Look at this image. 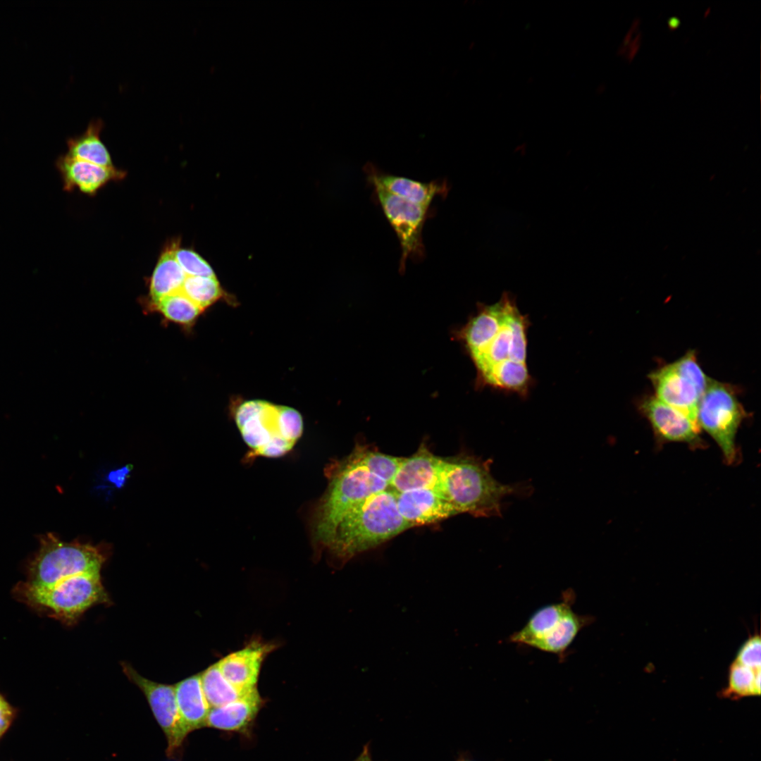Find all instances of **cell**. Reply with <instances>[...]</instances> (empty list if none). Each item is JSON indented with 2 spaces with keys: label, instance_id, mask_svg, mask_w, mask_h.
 Masks as SVG:
<instances>
[{
  "label": "cell",
  "instance_id": "30",
  "mask_svg": "<svg viewBox=\"0 0 761 761\" xmlns=\"http://www.w3.org/2000/svg\"><path fill=\"white\" fill-rule=\"evenodd\" d=\"M761 641L759 634L750 636L740 647L734 661L752 669L761 667Z\"/></svg>",
  "mask_w": 761,
  "mask_h": 761
},
{
  "label": "cell",
  "instance_id": "15",
  "mask_svg": "<svg viewBox=\"0 0 761 761\" xmlns=\"http://www.w3.org/2000/svg\"><path fill=\"white\" fill-rule=\"evenodd\" d=\"M396 493L398 511L412 527L439 522L458 512L433 489H416Z\"/></svg>",
  "mask_w": 761,
  "mask_h": 761
},
{
  "label": "cell",
  "instance_id": "33",
  "mask_svg": "<svg viewBox=\"0 0 761 761\" xmlns=\"http://www.w3.org/2000/svg\"><path fill=\"white\" fill-rule=\"evenodd\" d=\"M354 761H373L369 744L364 746L361 754Z\"/></svg>",
  "mask_w": 761,
  "mask_h": 761
},
{
  "label": "cell",
  "instance_id": "24",
  "mask_svg": "<svg viewBox=\"0 0 761 761\" xmlns=\"http://www.w3.org/2000/svg\"><path fill=\"white\" fill-rule=\"evenodd\" d=\"M480 380L485 385L521 395L526 394L531 383L526 364L512 361L495 366Z\"/></svg>",
  "mask_w": 761,
  "mask_h": 761
},
{
  "label": "cell",
  "instance_id": "7",
  "mask_svg": "<svg viewBox=\"0 0 761 761\" xmlns=\"http://www.w3.org/2000/svg\"><path fill=\"white\" fill-rule=\"evenodd\" d=\"M104 557L88 544L65 543L49 534L41 539L40 547L29 567L31 586L44 588L84 573H100Z\"/></svg>",
  "mask_w": 761,
  "mask_h": 761
},
{
  "label": "cell",
  "instance_id": "4",
  "mask_svg": "<svg viewBox=\"0 0 761 761\" xmlns=\"http://www.w3.org/2000/svg\"><path fill=\"white\" fill-rule=\"evenodd\" d=\"M234 419L249 448L247 459L285 455L304 429L302 416L297 410L261 400L243 402L236 408Z\"/></svg>",
  "mask_w": 761,
  "mask_h": 761
},
{
  "label": "cell",
  "instance_id": "34",
  "mask_svg": "<svg viewBox=\"0 0 761 761\" xmlns=\"http://www.w3.org/2000/svg\"><path fill=\"white\" fill-rule=\"evenodd\" d=\"M680 24V21L677 18H670L668 22V25L670 28L675 29Z\"/></svg>",
  "mask_w": 761,
  "mask_h": 761
},
{
  "label": "cell",
  "instance_id": "14",
  "mask_svg": "<svg viewBox=\"0 0 761 761\" xmlns=\"http://www.w3.org/2000/svg\"><path fill=\"white\" fill-rule=\"evenodd\" d=\"M364 171L371 186L378 187L397 197L427 207H430L436 196L445 197L450 190L445 180L423 182L385 173L372 163L366 164Z\"/></svg>",
  "mask_w": 761,
  "mask_h": 761
},
{
  "label": "cell",
  "instance_id": "13",
  "mask_svg": "<svg viewBox=\"0 0 761 761\" xmlns=\"http://www.w3.org/2000/svg\"><path fill=\"white\" fill-rule=\"evenodd\" d=\"M640 412L650 423L655 437L662 443H683L693 447L704 445L700 428L686 414L655 396L640 401Z\"/></svg>",
  "mask_w": 761,
  "mask_h": 761
},
{
  "label": "cell",
  "instance_id": "25",
  "mask_svg": "<svg viewBox=\"0 0 761 761\" xmlns=\"http://www.w3.org/2000/svg\"><path fill=\"white\" fill-rule=\"evenodd\" d=\"M200 679L204 694L211 708L233 702L255 689L243 691L235 687L223 676L217 663L205 670Z\"/></svg>",
  "mask_w": 761,
  "mask_h": 761
},
{
  "label": "cell",
  "instance_id": "2",
  "mask_svg": "<svg viewBox=\"0 0 761 761\" xmlns=\"http://www.w3.org/2000/svg\"><path fill=\"white\" fill-rule=\"evenodd\" d=\"M409 528L398 511L396 493L389 487L351 509L321 548L343 563Z\"/></svg>",
  "mask_w": 761,
  "mask_h": 761
},
{
  "label": "cell",
  "instance_id": "8",
  "mask_svg": "<svg viewBox=\"0 0 761 761\" xmlns=\"http://www.w3.org/2000/svg\"><path fill=\"white\" fill-rule=\"evenodd\" d=\"M745 416L737 390L709 378L698 404L697 423L717 443L728 464L737 458L736 435Z\"/></svg>",
  "mask_w": 761,
  "mask_h": 761
},
{
  "label": "cell",
  "instance_id": "9",
  "mask_svg": "<svg viewBox=\"0 0 761 761\" xmlns=\"http://www.w3.org/2000/svg\"><path fill=\"white\" fill-rule=\"evenodd\" d=\"M709 378L693 349L648 375L655 397L679 410L696 423L698 404Z\"/></svg>",
  "mask_w": 761,
  "mask_h": 761
},
{
  "label": "cell",
  "instance_id": "31",
  "mask_svg": "<svg viewBox=\"0 0 761 761\" xmlns=\"http://www.w3.org/2000/svg\"><path fill=\"white\" fill-rule=\"evenodd\" d=\"M18 710L0 693V739L16 719Z\"/></svg>",
  "mask_w": 761,
  "mask_h": 761
},
{
  "label": "cell",
  "instance_id": "19",
  "mask_svg": "<svg viewBox=\"0 0 761 761\" xmlns=\"http://www.w3.org/2000/svg\"><path fill=\"white\" fill-rule=\"evenodd\" d=\"M180 245L179 240H173L163 249L151 276L148 281V296L142 304L155 302L168 295L180 292L187 277L178 264L175 252Z\"/></svg>",
  "mask_w": 761,
  "mask_h": 761
},
{
  "label": "cell",
  "instance_id": "10",
  "mask_svg": "<svg viewBox=\"0 0 761 761\" xmlns=\"http://www.w3.org/2000/svg\"><path fill=\"white\" fill-rule=\"evenodd\" d=\"M528 326L527 316L520 313L510 294L501 326L486 345L470 354L480 379L501 364H526Z\"/></svg>",
  "mask_w": 761,
  "mask_h": 761
},
{
  "label": "cell",
  "instance_id": "6",
  "mask_svg": "<svg viewBox=\"0 0 761 761\" xmlns=\"http://www.w3.org/2000/svg\"><path fill=\"white\" fill-rule=\"evenodd\" d=\"M574 600V592L565 591L561 602L536 610L521 629L509 636V641L562 655L579 633L592 621L590 616L573 610Z\"/></svg>",
  "mask_w": 761,
  "mask_h": 761
},
{
  "label": "cell",
  "instance_id": "12",
  "mask_svg": "<svg viewBox=\"0 0 761 761\" xmlns=\"http://www.w3.org/2000/svg\"><path fill=\"white\" fill-rule=\"evenodd\" d=\"M123 672L146 696L152 712L162 728L168 743L167 755L174 757L188 734L179 714L175 687L150 681L124 663Z\"/></svg>",
  "mask_w": 761,
  "mask_h": 761
},
{
  "label": "cell",
  "instance_id": "11",
  "mask_svg": "<svg viewBox=\"0 0 761 761\" xmlns=\"http://www.w3.org/2000/svg\"><path fill=\"white\" fill-rule=\"evenodd\" d=\"M373 196L394 229L401 248L400 271H404L408 259L416 262L426 255L422 232L429 217L430 207L416 204L397 197L373 186Z\"/></svg>",
  "mask_w": 761,
  "mask_h": 761
},
{
  "label": "cell",
  "instance_id": "3",
  "mask_svg": "<svg viewBox=\"0 0 761 761\" xmlns=\"http://www.w3.org/2000/svg\"><path fill=\"white\" fill-rule=\"evenodd\" d=\"M327 488L311 516V532L321 547L340 520L369 496L390 487L385 481L360 466L350 454L328 464Z\"/></svg>",
  "mask_w": 761,
  "mask_h": 761
},
{
  "label": "cell",
  "instance_id": "17",
  "mask_svg": "<svg viewBox=\"0 0 761 761\" xmlns=\"http://www.w3.org/2000/svg\"><path fill=\"white\" fill-rule=\"evenodd\" d=\"M442 457L435 455L428 447L421 445L417 451L403 459L390 483L395 492L437 487Z\"/></svg>",
  "mask_w": 761,
  "mask_h": 761
},
{
  "label": "cell",
  "instance_id": "16",
  "mask_svg": "<svg viewBox=\"0 0 761 761\" xmlns=\"http://www.w3.org/2000/svg\"><path fill=\"white\" fill-rule=\"evenodd\" d=\"M56 166L66 191L78 189L80 192L94 194L111 181L122 180L125 171L114 166H103L65 154L56 161Z\"/></svg>",
  "mask_w": 761,
  "mask_h": 761
},
{
  "label": "cell",
  "instance_id": "21",
  "mask_svg": "<svg viewBox=\"0 0 761 761\" xmlns=\"http://www.w3.org/2000/svg\"><path fill=\"white\" fill-rule=\"evenodd\" d=\"M261 705V699L255 688L238 700L211 708L206 726L223 730L242 729L254 718Z\"/></svg>",
  "mask_w": 761,
  "mask_h": 761
},
{
  "label": "cell",
  "instance_id": "28",
  "mask_svg": "<svg viewBox=\"0 0 761 761\" xmlns=\"http://www.w3.org/2000/svg\"><path fill=\"white\" fill-rule=\"evenodd\" d=\"M180 292L203 311L217 302L223 295L216 276H187Z\"/></svg>",
  "mask_w": 761,
  "mask_h": 761
},
{
  "label": "cell",
  "instance_id": "27",
  "mask_svg": "<svg viewBox=\"0 0 761 761\" xmlns=\"http://www.w3.org/2000/svg\"><path fill=\"white\" fill-rule=\"evenodd\" d=\"M761 669H752L735 661L729 668L728 684L721 692L722 698L737 700L760 694Z\"/></svg>",
  "mask_w": 761,
  "mask_h": 761
},
{
  "label": "cell",
  "instance_id": "20",
  "mask_svg": "<svg viewBox=\"0 0 761 761\" xmlns=\"http://www.w3.org/2000/svg\"><path fill=\"white\" fill-rule=\"evenodd\" d=\"M174 687L179 714L187 733L206 726L211 707L202 690L200 675L187 678Z\"/></svg>",
  "mask_w": 761,
  "mask_h": 761
},
{
  "label": "cell",
  "instance_id": "23",
  "mask_svg": "<svg viewBox=\"0 0 761 761\" xmlns=\"http://www.w3.org/2000/svg\"><path fill=\"white\" fill-rule=\"evenodd\" d=\"M147 311L156 312L163 318V321L172 323L190 330L194 325L203 311L191 299L178 292L159 300L149 304H143Z\"/></svg>",
  "mask_w": 761,
  "mask_h": 761
},
{
  "label": "cell",
  "instance_id": "26",
  "mask_svg": "<svg viewBox=\"0 0 761 761\" xmlns=\"http://www.w3.org/2000/svg\"><path fill=\"white\" fill-rule=\"evenodd\" d=\"M349 454L360 466L389 485L403 459V457L386 454L361 444L357 445Z\"/></svg>",
  "mask_w": 761,
  "mask_h": 761
},
{
  "label": "cell",
  "instance_id": "29",
  "mask_svg": "<svg viewBox=\"0 0 761 761\" xmlns=\"http://www.w3.org/2000/svg\"><path fill=\"white\" fill-rule=\"evenodd\" d=\"M175 256L187 276H216L209 264L192 249L181 248L179 245Z\"/></svg>",
  "mask_w": 761,
  "mask_h": 761
},
{
  "label": "cell",
  "instance_id": "32",
  "mask_svg": "<svg viewBox=\"0 0 761 761\" xmlns=\"http://www.w3.org/2000/svg\"><path fill=\"white\" fill-rule=\"evenodd\" d=\"M128 472L129 469L127 468L119 469L116 471H113V473H111L110 474L109 478L113 483H115L118 486V485H120L123 483L125 475Z\"/></svg>",
  "mask_w": 761,
  "mask_h": 761
},
{
  "label": "cell",
  "instance_id": "35",
  "mask_svg": "<svg viewBox=\"0 0 761 761\" xmlns=\"http://www.w3.org/2000/svg\"><path fill=\"white\" fill-rule=\"evenodd\" d=\"M457 761H472V760L462 758V759L458 760Z\"/></svg>",
  "mask_w": 761,
  "mask_h": 761
},
{
  "label": "cell",
  "instance_id": "18",
  "mask_svg": "<svg viewBox=\"0 0 761 761\" xmlns=\"http://www.w3.org/2000/svg\"><path fill=\"white\" fill-rule=\"evenodd\" d=\"M271 649L270 645L252 643L217 664L228 682L238 689L250 691L256 688L261 663Z\"/></svg>",
  "mask_w": 761,
  "mask_h": 761
},
{
  "label": "cell",
  "instance_id": "22",
  "mask_svg": "<svg viewBox=\"0 0 761 761\" xmlns=\"http://www.w3.org/2000/svg\"><path fill=\"white\" fill-rule=\"evenodd\" d=\"M104 123L101 119L92 120L81 135L67 141L70 156L103 166H113L111 157L100 139Z\"/></svg>",
  "mask_w": 761,
  "mask_h": 761
},
{
  "label": "cell",
  "instance_id": "1",
  "mask_svg": "<svg viewBox=\"0 0 761 761\" xmlns=\"http://www.w3.org/2000/svg\"><path fill=\"white\" fill-rule=\"evenodd\" d=\"M491 459L462 453L443 458L434 490L450 502L458 514L475 517L502 516V500L508 495H529L533 489L524 482L503 484L490 471Z\"/></svg>",
  "mask_w": 761,
  "mask_h": 761
},
{
  "label": "cell",
  "instance_id": "5",
  "mask_svg": "<svg viewBox=\"0 0 761 761\" xmlns=\"http://www.w3.org/2000/svg\"><path fill=\"white\" fill-rule=\"evenodd\" d=\"M17 593L32 607L67 622L76 620L94 605L108 600L100 573L78 574L44 588L23 582L17 586Z\"/></svg>",
  "mask_w": 761,
  "mask_h": 761
}]
</instances>
